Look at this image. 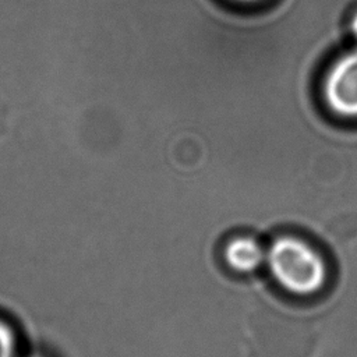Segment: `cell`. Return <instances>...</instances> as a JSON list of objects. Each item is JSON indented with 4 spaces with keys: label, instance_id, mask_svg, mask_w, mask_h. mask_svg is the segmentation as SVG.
I'll return each instance as SVG.
<instances>
[{
    "label": "cell",
    "instance_id": "obj_1",
    "mask_svg": "<svg viewBox=\"0 0 357 357\" xmlns=\"http://www.w3.org/2000/svg\"><path fill=\"white\" fill-rule=\"evenodd\" d=\"M266 259L275 279L291 293L311 294L325 282L326 269L322 258L298 238L275 240Z\"/></svg>",
    "mask_w": 357,
    "mask_h": 357
},
{
    "label": "cell",
    "instance_id": "obj_2",
    "mask_svg": "<svg viewBox=\"0 0 357 357\" xmlns=\"http://www.w3.org/2000/svg\"><path fill=\"white\" fill-rule=\"evenodd\" d=\"M321 88L331 112L346 119L357 117V46L331 64Z\"/></svg>",
    "mask_w": 357,
    "mask_h": 357
},
{
    "label": "cell",
    "instance_id": "obj_3",
    "mask_svg": "<svg viewBox=\"0 0 357 357\" xmlns=\"http://www.w3.org/2000/svg\"><path fill=\"white\" fill-rule=\"evenodd\" d=\"M264 259V252L259 244L248 237L234 238L226 248V261L231 268L241 272H250L258 268Z\"/></svg>",
    "mask_w": 357,
    "mask_h": 357
},
{
    "label": "cell",
    "instance_id": "obj_4",
    "mask_svg": "<svg viewBox=\"0 0 357 357\" xmlns=\"http://www.w3.org/2000/svg\"><path fill=\"white\" fill-rule=\"evenodd\" d=\"M15 339L13 331L0 321V357H14Z\"/></svg>",
    "mask_w": 357,
    "mask_h": 357
},
{
    "label": "cell",
    "instance_id": "obj_5",
    "mask_svg": "<svg viewBox=\"0 0 357 357\" xmlns=\"http://www.w3.org/2000/svg\"><path fill=\"white\" fill-rule=\"evenodd\" d=\"M350 31H351L353 36H354L356 40H357V11L353 14V17H351V20H350Z\"/></svg>",
    "mask_w": 357,
    "mask_h": 357
},
{
    "label": "cell",
    "instance_id": "obj_6",
    "mask_svg": "<svg viewBox=\"0 0 357 357\" xmlns=\"http://www.w3.org/2000/svg\"><path fill=\"white\" fill-rule=\"evenodd\" d=\"M231 1L241 3V4H255V3H259V1H262V0H231Z\"/></svg>",
    "mask_w": 357,
    "mask_h": 357
}]
</instances>
